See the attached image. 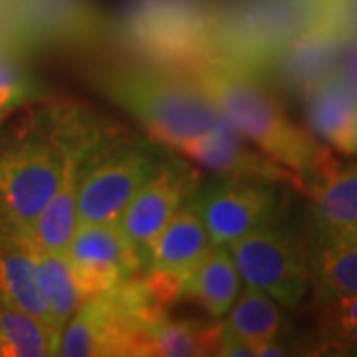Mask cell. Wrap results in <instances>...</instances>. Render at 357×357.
Masks as SVG:
<instances>
[{
	"instance_id": "obj_1",
	"label": "cell",
	"mask_w": 357,
	"mask_h": 357,
	"mask_svg": "<svg viewBox=\"0 0 357 357\" xmlns=\"http://www.w3.org/2000/svg\"><path fill=\"white\" fill-rule=\"evenodd\" d=\"M189 76L229 126L292 173L300 192L340 163L314 133L294 123L262 77L217 58L191 68Z\"/></svg>"
},
{
	"instance_id": "obj_2",
	"label": "cell",
	"mask_w": 357,
	"mask_h": 357,
	"mask_svg": "<svg viewBox=\"0 0 357 357\" xmlns=\"http://www.w3.org/2000/svg\"><path fill=\"white\" fill-rule=\"evenodd\" d=\"M76 103L28 105L0 131V230L28 238L56 192L70 149Z\"/></svg>"
},
{
	"instance_id": "obj_3",
	"label": "cell",
	"mask_w": 357,
	"mask_h": 357,
	"mask_svg": "<svg viewBox=\"0 0 357 357\" xmlns=\"http://www.w3.org/2000/svg\"><path fill=\"white\" fill-rule=\"evenodd\" d=\"M89 79L107 100L133 115L151 139L181 149L218 128L225 119L189 72L145 64H105Z\"/></svg>"
},
{
	"instance_id": "obj_4",
	"label": "cell",
	"mask_w": 357,
	"mask_h": 357,
	"mask_svg": "<svg viewBox=\"0 0 357 357\" xmlns=\"http://www.w3.org/2000/svg\"><path fill=\"white\" fill-rule=\"evenodd\" d=\"M167 314L145 276L86 298L68 319L58 356L145 357L153 326Z\"/></svg>"
},
{
	"instance_id": "obj_5",
	"label": "cell",
	"mask_w": 357,
	"mask_h": 357,
	"mask_svg": "<svg viewBox=\"0 0 357 357\" xmlns=\"http://www.w3.org/2000/svg\"><path fill=\"white\" fill-rule=\"evenodd\" d=\"M215 0H135L114 36L139 62L189 72L213 58Z\"/></svg>"
},
{
	"instance_id": "obj_6",
	"label": "cell",
	"mask_w": 357,
	"mask_h": 357,
	"mask_svg": "<svg viewBox=\"0 0 357 357\" xmlns=\"http://www.w3.org/2000/svg\"><path fill=\"white\" fill-rule=\"evenodd\" d=\"M0 36L28 54L84 50L114 36L93 0H0Z\"/></svg>"
},
{
	"instance_id": "obj_7",
	"label": "cell",
	"mask_w": 357,
	"mask_h": 357,
	"mask_svg": "<svg viewBox=\"0 0 357 357\" xmlns=\"http://www.w3.org/2000/svg\"><path fill=\"white\" fill-rule=\"evenodd\" d=\"M244 286L296 307L310 292L307 234L274 218L227 246Z\"/></svg>"
},
{
	"instance_id": "obj_8",
	"label": "cell",
	"mask_w": 357,
	"mask_h": 357,
	"mask_svg": "<svg viewBox=\"0 0 357 357\" xmlns=\"http://www.w3.org/2000/svg\"><path fill=\"white\" fill-rule=\"evenodd\" d=\"M161 159L128 133L88 159L77 185L76 227L117 225L121 213Z\"/></svg>"
},
{
	"instance_id": "obj_9",
	"label": "cell",
	"mask_w": 357,
	"mask_h": 357,
	"mask_svg": "<svg viewBox=\"0 0 357 357\" xmlns=\"http://www.w3.org/2000/svg\"><path fill=\"white\" fill-rule=\"evenodd\" d=\"M121 135H126V131L119 126H114L112 121L103 119L102 115L76 103L72 139L66 155L60 185L46 206L40 211L26 241H30L42 250L66 255V248L76 230L77 185L84 167L98 149H102L103 145L112 143Z\"/></svg>"
},
{
	"instance_id": "obj_10",
	"label": "cell",
	"mask_w": 357,
	"mask_h": 357,
	"mask_svg": "<svg viewBox=\"0 0 357 357\" xmlns=\"http://www.w3.org/2000/svg\"><path fill=\"white\" fill-rule=\"evenodd\" d=\"M274 181L225 177L197 189L192 201L215 246H229L250 230L280 218L282 197Z\"/></svg>"
},
{
	"instance_id": "obj_11",
	"label": "cell",
	"mask_w": 357,
	"mask_h": 357,
	"mask_svg": "<svg viewBox=\"0 0 357 357\" xmlns=\"http://www.w3.org/2000/svg\"><path fill=\"white\" fill-rule=\"evenodd\" d=\"M199 189V173L185 161H159L117 220L145 264L147 248L177 211Z\"/></svg>"
},
{
	"instance_id": "obj_12",
	"label": "cell",
	"mask_w": 357,
	"mask_h": 357,
	"mask_svg": "<svg viewBox=\"0 0 357 357\" xmlns=\"http://www.w3.org/2000/svg\"><path fill=\"white\" fill-rule=\"evenodd\" d=\"M66 258L84 300L139 276L143 258L117 225L76 227Z\"/></svg>"
},
{
	"instance_id": "obj_13",
	"label": "cell",
	"mask_w": 357,
	"mask_h": 357,
	"mask_svg": "<svg viewBox=\"0 0 357 357\" xmlns=\"http://www.w3.org/2000/svg\"><path fill=\"white\" fill-rule=\"evenodd\" d=\"M342 40L326 20L306 26L282 46L262 79L300 98L312 84L332 74Z\"/></svg>"
},
{
	"instance_id": "obj_14",
	"label": "cell",
	"mask_w": 357,
	"mask_h": 357,
	"mask_svg": "<svg viewBox=\"0 0 357 357\" xmlns=\"http://www.w3.org/2000/svg\"><path fill=\"white\" fill-rule=\"evenodd\" d=\"M177 151L220 177L266 178L298 189V181L286 167L246 145L243 135L227 121L199 139L185 143Z\"/></svg>"
},
{
	"instance_id": "obj_15",
	"label": "cell",
	"mask_w": 357,
	"mask_h": 357,
	"mask_svg": "<svg viewBox=\"0 0 357 357\" xmlns=\"http://www.w3.org/2000/svg\"><path fill=\"white\" fill-rule=\"evenodd\" d=\"M310 201V243L357 238V163H337L304 191Z\"/></svg>"
},
{
	"instance_id": "obj_16",
	"label": "cell",
	"mask_w": 357,
	"mask_h": 357,
	"mask_svg": "<svg viewBox=\"0 0 357 357\" xmlns=\"http://www.w3.org/2000/svg\"><path fill=\"white\" fill-rule=\"evenodd\" d=\"M300 98L310 131L342 155H357V91L328 74Z\"/></svg>"
},
{
	"instance_id": "obj_17",
	"label": "cell",
	"mask_w": 357,
	"mask_h": 357,
	"mask_svg": "<svg viewBox=\"0 0 357 357\" xmlns=\"http://www.w3.org/2000/svg\"><path fill=\"white\" fill-rule=\"evenodd\" d=\"M213 246L215 244L191 197L155 236L145 255V268L187 278V274L211 252Z\"/></svg>"
},
{
	"instance_id": "obj_18",
	"label": "cell",
	"mask_w": 357,
	"mask_h": 357,
	"mask_svg": "<svg viewBox=\"0 0 357 357\" xmlns=\"http://www.w3.org/2000/svg\"><path fill=\"white\" fill-rule=\"evenodd\" d=\"M222 326L248 345L256 356H286L280 344L284 316L266 292L244 286L227 314Z\"/></svg>"
},
{
	"instance_id": "obj_19",
	"label": "cell",
	"mask_w": 357,
	"mask_h": 357,
	"mask_svg": "<svg viewBox=\"0 0 357 357\" xmlns=\"http://www.w3.org/2000/svg\"><path fill=\"white\" fill-rule=\"evenodd\" d=\"M243 290L241 274L227 246H213L211 252L185 278V296L197 302L211 318L220 319Z\"/></svg>"
},
{
	"instance_id": "obj_20",
	"label": "cell",
	"mask_w": 357,
	"mask_h": 357,
	"mask_svg": "<svg viewBox=\"0 0 357 357\" xmlns=\"http://www.w3.org/2000/svg\"><path fill=\"white\" fill-rule=\"evenodd\" d=\"M310 290L316 306L357 294V238L310 243Z\"/></svg>"
},
{
	"instance_id": "obj_21",
	"label": "cell",
	"mask_w": 357,
	"mask_h": 357,
	"mask_svg": "<svg viewBox=\"0 0 357 357\" xmlns=\"http://www.w3.org/2000/svg\"><path fill=\"white\" fill-rule=\"evenodd\" d=\"M0 296L6 298L14 306L46 321L52 328L50 314L40 292L36 268L28 250V244L24 238L6 234L2 230H0Z\"/></svg>"
},
{
	"instance_id": "obj_22",
	"label": "cell",
	"mask_w": 357,
	"mask_h": 357,
	"mask_svg": "<svg viewBox=\"0 0 357 357\" xmlns=\"http://www.w3.org/2000/svg\"><path fill=\"white\" fill-rule=\"evenodd\" d=\"M26 244H28V250H30L32 260H34L40 292H42V298L46 302V307H48L52 328H54L56 335L60 337L68 319L74 316L77 306L84 302V296L77 290L76 280L72 276V268H70L66 255L42 250L30 241H26Z\"/></svg>"
},
{
	"instance_id": "obj_23",
	"label": "cell",
	"mask_w": 357,
	"mask_h": 357,
	"mask_svg": "<svg viewBox=\"0 0 357 357\" xmlns=\"http://www.w3.org/2000/svg\"><path fill=\"white\" fill-rule=\"evenodd\" d=\"M60 337L46 321L0 296V357L58 356Z\"/></svg>"
},
{
	"instance_id": "obj_24",
	"label": "cell",
	"mask_w": 357,
	"mask_h": 357,
	"mask_svg": "<svg viewBox=\"0 0 357 357\" xmlns=\"http://www.w3.org/2000/svg\"><path fill=\"white\" fill-rule=\"evenodd\" d=\"M218 326H208L192 319H171L163 316L153 326L147 340L149 357L213 356Z\"/></svg>"
},
{
	"instance_id": "obj_25",
	"label": "cell",
	"mask_w": 357,
	"mask_h": 357,
	"mask_svg": "<svg viewBox=\"0 0 357 357\" xmlns=\"http://www.w3.org/2000/svg\"><path fill=\"white\" fill-rule=\"evenodd\" d=\"M40 98L42 88L26 64V52L0 36V123Z\"/></svg>"
},
{
	"instance_id": "obj_26",
	"label": "cell",
	"mask_w": 357,
	"mask_h": 357,
	"mask_svg": "<svg viewBox=\"0 0 357 357\" xmlns=\"http://www.w3.org/2000/svg\"><path fill=\"white\" fill-rule=\"evenodd\" d=\"M319 307V337L328 349L357 351V294L335 298Z\"/></svg>"
},
{
	"instance_id": "obj_27",
	"label": "cell",
	"mask_w": 357,
	"mask_h": 357,
	"mask_svg": "<svg viewBox=\"0 0 357 357\" xmlns=\"http://www.w3.org/2000/svg\"><path fill=\"white\" fill-rule=\"evenodd\" d=\"M332 74L340 82H344L347 88L357 91V34L342 40L340 50L335 54Z\"/></svg>"
},
{
	"instance_id": "obj_28",
	"label": "cell",
	"mask_w": 357,
	"mask_h": 357,
	"mask_svg": "<svg viewBox=\"0 0 357 357\" xmlns=\"http://www.w3.org/2000/svg\"><path fill=\"white\" fill-rule=\"evenodd\" d=\"M213 356H227V357H255V351L248 347V345L241 342L236 335L218 324V333H217V344H215V351Z\"/></svg>"
}]
</instances>
